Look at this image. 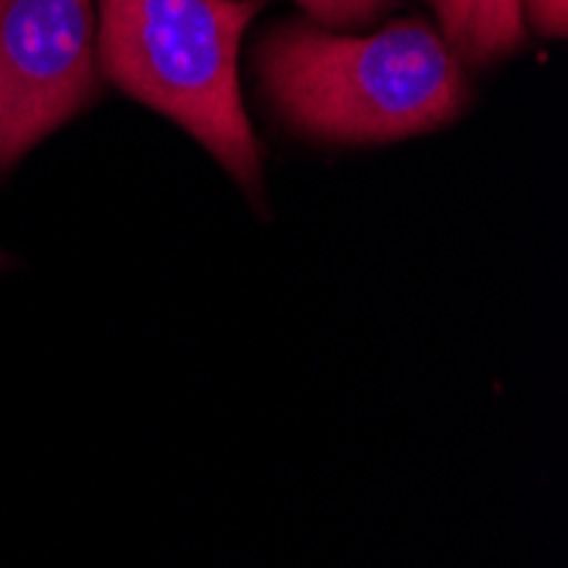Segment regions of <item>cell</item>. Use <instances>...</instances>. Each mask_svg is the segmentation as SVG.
<instances>
[{"label": "cell", "instance_id": "5b68a950", "mask_svg": "<svg viewBox=\"0 0 568 568\" xmlns=\"http://www.w3.org/2000/svg\"><path fill=\"white\" fill-rule=\"evenodd\" d=\"M324 28H368L398 8V0H293Z\"/></svg>", "mask_w": 568, "mask_h": 568}, {"label": "cell", "instance_id": "3957f363", "mask_svg": "<svg viewBox=\"0 0 568 568\" xmlns=\"http://www.w3.org/2000/svg\"><path fill=\"white\" fill-rule=\"evenodd\" d=\"M99 89L92 0H0V171Z\"/></svg>", "mask_w": 568, "mask_h": 568}, {"label": "cell", "instance_id": "8992f818", "mask_svg": "<svg viewBox=\"0 0 568 568\" xmlns=\"http://www.w3.org/2000/svg\"><path fill=\"white\" fill-rule=\"evenodd\" d=\"M525 18L541 38H565L568 31V0H521Z\"/></svg>", "mask_w": 568, "mask_h": 568}, {"label": "cell", "instance_id": "6da1fadb", "mask_svg": "<svg viewBox=\"0 0 568 568\" xmlns=\"http://www.w3.org/2000/svg\"><path fill=\"white\" fill-rule=\"evenodd\" d=\"M273 113L321 143H388L453 123L470 102L463 65L429 24L334 34L306 21L273 28L260 51Z\"/></svg>", "mask_w": 568, "mask_h": 568}, {"label": "cell", "instance_id": "7a4b0ae2", "mask_svg": "<svg viewBox=\"0 0 568 568\" xmlns=\"http://www.w3.org/2000/svg\"><path fill=\"white\" fill-rule=\"evenodd\" d=\"M260 0H99L95 62L116 89L184 126L252 194L263 158L239 89V44Z\"/></svg>", "mask_w": 568, "mask_h": 568}, {"label": "cell", "instance_id": "277c9868", "mask_svg": "<svg viewBox=\"0 0 568 568\" xmlns=\"http://www.w3.org/2000/svg\"><path fill=\"white\" fill-rule=\"evenodd\" d=\"M463 69H487L525 44L521 0H429Z\"/></svg>", "mask_w": 568, "mask_h": 568}]
</instances>
